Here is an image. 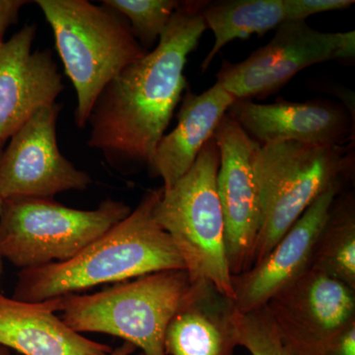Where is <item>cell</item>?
Segmentation results:
<instances>
[{"label":"cell","instance_id":"24","mask_svg":"<svg viewBox=\"0 0 355 355\" xmlns=\"http://www.w3.org/2000/svg\"><path fill=\"white\" fill-rule=\"evenodd\" d=\"M321 355H355V324L345 331Z\"/></svg>","mask_w":355,"mask_h":355},{"label":"cell","instance_id":"18","mask_svg":"<svg viewBox=\"0 0 355 355\" xmlns=\"http://www.w3.org/2000/svg\"><path fill=\"white\" fill-rule=\"evenodd\" d=\"M202 15L207 29L211 30L214 36V46L200 65L202 72L233 40H246L253 35L261 37L291 21L287 0L207 1Z\"/></svg>","mask_w":355,"mask_h":355},{"label":"cell","instance_id":"3","mask_svg":"<svg viewBox=\"0 0 355 355\" xmlns=\"http://www.w3.org/2000/svg\"><path fill=\"white\" fill-rule=\"evenodd\" d=\"M77 95L76 123L85 128L103 89L144 50L120 13L87 0H38Z\"/></svg>","mask_w":355,"mask_h":355},{"label":"cell","instance_id":"19","mask_svg":"<svg viewBox=\"0 0 355 355\" xmlns=\"http://www.w3.org/2000/svg\"><path fill=\"white\" fill-rule=\"evenodd\" d=\"M312 270L340 280L355 291V198L338 193L320 233Z\"/></svg>","mask_w":355,"mask_h":355},{"label":"cell","instance_id":"22","mask_svg":"<svg viewBox=\"0 0 355 355\" xmlns=\"http://www.w3.org/2000/svg\"><path fill=\"white\" fill-rule=\"evenodd\" d=\"M291 21H306L315 14L345 10L355 3L354 0H287Z\"/></svg>","mask_w":355,"mask_h":355},{"label":"cell","instance_id":"14","mask_svg":"<svg viewBox=\"0 0 355 355\" xmlns=\"http://www.w3.org/2000/svg\"><path fill=\"white\" fill-rule=\"evenodd\" d=\"M227 114L261 146L299 142L318 146H340L352 132V114L331 102L259 104L236 99Z\"/></svg>","mask_w":355,"mask_h":355},{"label":"cell","instance_id":"20","mask_svg":"<svg viewBox=\"0 0 355 355\" xmlns=\"http://www.w3.org/2000/svg\"><path fill=\"white\" fill-rule=\"evenodd\" d=\"M181 1L177 0H103L120 13L144 50L148 51L162 36Z\"/></svg>","mask_w":355,"mask_h":355},{"label":"cell","instance_id":"23","mask_svg":"<svg viewBox=\"0 0 355 355\" xmlns=\"http://www.w3.org/2000/svg\"><path fill=\"white\" fill-rule=\"evenodd\" d=\"M30 1L25 0H0V40L3 38L9 26L15 24L21 8Z\"/></svg>","mask_w":355,"mask_h":355},{"label":"cell","instance_id":"4","mask_svg":"<svg viewBox=\"0 0 355 355\" xmlns=\"http://www.w3.org/2000/svg\"><path fill=\"white\" fill-rule=\"evenodd\" d=\"M252 164L261 211L254 266L272 251L321 193L342 184L352 171L354 156L347 154L342 146L258 144Z\"/></svg>","mask_w":355,"mask_h":355},{"label":"cell","instance_id":"17","mask_svg":"<svg viewBox=\"0 0 355 355\" xmlns=\"http://www.w3.org/2000/svg\"><path fill=\"white\" fill-rule=\"evenodd\" d=\"M235 100L217 83L202 94L187 90L178 112L176 128L163 135L148 164L151 175L163 180L164 190L191 169Z\"/></svg>","mask_w":355,"mask_h":355},{"label":"cell","instance_id":"8","mask_svg":"<svg viewBox=\"0 0 355 355\" xmlns=\"http://www.w3.org/2000/svg\"><path fill=\"white\" fill-rule=\"evenodd\" d=\"M354 55V31L324 33L306 21H289L246 60L238 64L224 60L216 83L235 99L265 98L311 65L352 60Z\"/></svg>","mask_w":355,"mask_h":355},{"label":"cell","instance_id":"26","mask_svg":"<svg viewBox=\"0 0 355 355\" xmlns=\"http://www.w3.org/2000/svg\"><path fill=\"white\" fill-rule=\"evenodd\" d=\"M2 150L0 149V156H1ZM2 205H3V200L0 198V212H1ZM2 275H3V266H2V259L0 257V286H1Z\"/></svg>","mask_w":355,"mask_h":355},{"label":"cell","instance_id":"6","mask_svg":"<svg viewBox=\"0 0 355 355\" xmlns=\"http://www.w3.org/2000/svg\"><path fill=\"white\" fill-rule=\"evenodd\" d=\"M191 284L186 270H163L94 294H71L62 297V320L77 333L108 334L144 355H166V331Z\"/></svg>","mask_w":355,"mask_h":355},{"label":"cell","instance_id":"12","mask_svg":"<svg viewBox=\"0 0 355 355\" xmlns=\"http://www.w3.org/2000/svg\"><path fill=\"white\" fill-rule=\"evenodd\" d=\"M340 187L335 184L321 193L265 258L233 275V301L238 312L260 309L310 270L318 238Z\"/></svg>","mask_w":355,"mask_h":355},{"label":"cell","instance_id":"16","mask_svg":"<svg viewBox=\"0 0 355 355\" xmlns=\"http://www.w3.org/2000/svg\"><path fill=\"white\" fill-rule=\"evenodd\" d=\"M236 311L209 282H193L166 331V355H235Z\"/></svg>","mask_w":355,"mask_h":355},{"label":"cell","instance_id":"13","mask_svg":"<svg viewBox=\"0 0 355 355\" xmlns=\"http://www.w3.org/2000/svg\"><path fill=\"white\" fill-rule=\"evenodd\" d=\"M35 24L0 42V149L30 118L55 104L64 89L51 51H32Z\"/></svg>","mask_w":355,"mask_h":355},{"label":"cell","instance_id":"27","mask_svg":"<svg viewBox=\"0 0 355 355\" xmlns=\"http://www.w3.org/2000/svg\"><path fill=\"white\" fill-rule=\"evenodd\" d=\"M0 355H11L9 354L8 349H6V347H2V345H0Z\"/></svg>","mask_w":355,"mask_h":355},{"label":"cell","instance_id":"2","mask_svg":"<svg viewBox=\"0 0 355 355\" xmlns=\"http://www.w3.org/2000/svg\"><path fill=\"white\" fill-rule=\"evenodd\" d=\"M163 188L144 193L137 209L74 258L21 270L12 298L42 302L149 273L184 270L183 259L155 217Z\"/></svg>","mask_w":355,"mask_h":355},{"label":"cell","instance_id":"1","mask_svg":"<svg viewBox=\"0 0 355 355\" xmlns=\"http://www.w3.org/2000/svg\"><path fill=\"white\" fill-rule=\"evenodd\" d=\"M207 1H181L157 46L128 65L96 100L87 121L88 146L111 166H148L188 87V57L207 29Z\"/></svg>","mask_w":355,"mask_h":355},{"label":"cell","instance_id":"11","mask_svg":"<svg viewBox=\"0 0 355 355\" xmlns=\"http://www.w3.org/2000/svg\"><path fill=\"white\" fill-rule=\"evenodd\" d=\"M214 137L220 154L217 189L225 221L226 253L233 277L253 265L260 231V203L252 164L258 142L227 114Z\"/></svg>","mask_w":355,"mask_h":355},{"label":"cell","instance_id":"5","mask_svg":"<svg viewBox=\"0 0 355 355\" xmlns=\"http://www.w3.org/2000/svg\"><path fill=\"white\" fill-rule=\"evenodd\" d=\"M219 166L220 154L212 137L191 169L171 188L163 189L155 217L181 254L191 282L205 280L233 299L225 221L217 189Z\"/></svg>","mask_w":355,"mask_h":355},{"label":"cell","instance_id":"25","mask_svg":"<svg viewBox=\"0 0 355 355\" xmlns=\"http://www.w3.org/2000/svg\"><path fill=\"white\" fill-rule=\"evenodd\" d=\"M137 347L135 345H130L127 342L123 343L121 347H116L112 350L111 354L109 355H132L135 352ZM139 355H144V354Z\"/></svg>","mask_w":355,"mask_h":355},{"label":"cell","instance_id":"9","mask_svg":"<svg viewBox=\"0 0 355 355\" xmlns=\"http://www.w3.org/2000/svg\"><path fill=\"white\" fill-rule=\"evenodd\" d=\"M266 308L292 355H321L355 324V291L310 268Z\"/></svg>","mask_w":355,"mask_h":355},{"label":"cell","instance_id":"15","mask_svg":"<svg viewBox=\"0 0 355 355\" xmlns=\"http://www.w3.org/2000/svg\"><path fill=\"white\" fill-rule=\"evenodd\" d=\"M62 297L24 302L0 293V345L22 355H109L111 347L72 330L55 312Z\"/></svg>","mask_w":355,"mask_h":355},{"label":"cell","instance_id":"10","mask_svg":"<svg viewBox=\"0 0 355 355\" xmlns=\"http://www.w3.org/2000/svg\"><path fill=\"white\" fill-rule=\"evenodd\" d=\"M62 105L36 112L12 137L0 156V198H53L58 193L85 190L92 179L62 155L57 123Z\"/></svg>","mask_w":355,"mask_h":355},{"label":"cell","instance_id":"28","mask_svg":"<svg viewBox=\"0 0 355 355\" xmlns=\"http://www.w3.org/2000/svg\"><path fill=\"white\" fill-rule=\"evenodd\" d=\"M0 42H2V40H0Z\"/></svg>","mask_w":355,"mask_h":355},{"label":"cell","instance_id":"7","mask_svg":"<svg viewBox=\"0 0 355 355\" xmlns=\"http://www.w3.org/2000/svg\"><path fill=\"white\" fill-rule=\"evenodd\" d=\"M130 212L125 203L113 200L93 210L71 209L53 198L3 202L0 257L21 270L69 261Z\"/></svg>","mask_w":355,"mask_h":355},{"label":"cell","instance_id":"21","mask_svg":"<svg viewBox=\"0 0 355 355\" xmlns=\"http://www.w3.org/2000/svg\"><path fill=\"white\" fill-rule=\"evenodd\" d=\"M234 324L238 345L251 355H292L266 306L247 313L236 311Z\"/></svg>","mask_w":355,"mask_h":355}]
</instances>
